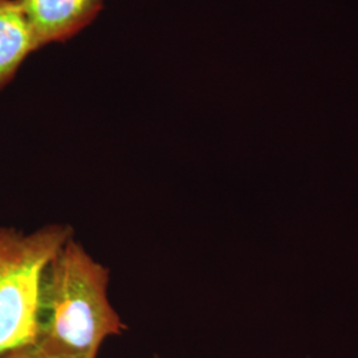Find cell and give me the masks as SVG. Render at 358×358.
<instances>
[{
    "instance_id": "obj_1",
    "label": "cell",
    "mask_w": 358,
    "mask_h": 358,
    "mask_svg": "<svg viewBox=\"0 0 358 358\" xmlns=\"http://www.w3.org/2000/svg\"><path fill=\"white\" fill-rule=\"evenodd\" d=\"M110 271L72 236L44 272L38 345L45 358H97L128 325L109 300Z\"/></svg>"
},
{
    "instance_id": "obj_2",
    "label": "cell",
    "mask_w": 358,
    "mask_h": 358,
    "mask_svg": "<svg viewBox=\"0 0 358 358\" xmlns=\"http://www.w3.org/2000/svg\"><path fill=\"white\" fill-rule=\"evenodd\" d=\"M72 236L62 223L31 232L0 226V356L36 344L43 276Z\"/></svg>"
},
{
    "instance_id": "obj_3",
    "label": "cell",
    "mask_w": 358,
    "mask_h": 358,
    "mask_svg": "<svg viewBox=\"0 0 358 358\" xmlns=\"http://www.w3.org/2000/svg\"><path fill=\"white\" fill-rule=\"evenodd\" d=\"M35 29L40 47L66 43L90 26L103 0H17Z\"/></svg>"
},
{
    "instance_id": "obj_4",
    "label": "cell",
    "mask_w": 358,
    "mask_h": 358,
    "mask_svg": "<svg viewBox=\"0 0 358 358\" xmlns=\"http://www.w3.org/2000/svg\"><path fill=\"white\" fill-rule=\"evenodd\" d=\"M41 50L17 0H0V90L13 81L29 55Z\"/></svg>"
},
{
    "instance_id": "obj_5",
    "label": "cell",
    "mask_w": 358,
    "mask_h": 358,
    "mask_svg": "<svg viewBox=\"0 0 358 358\" xmlns=\"http://www.w3.org/2000/svg\"><path fill=\"white\" fill-rule=\"evenodd\" d=\"M0 358H45L43 356V353L40 352L38 345L34 344V345L23 346V348H19V349H15L11 350L8 353H4L1 355Z\"/></svg>"
},
{
    "instance_id": "obj_6",
    "label": "cell",
    "mask_w": 358,
    "mask_h": 358,
    "mask_svg": "<svg viewBox=\"0 0 358 358\" xmlns=\"http://www.w3.org/2000/svg\"><path fill=\"white\" fill-rule=\"evenodd\" d=\"M153 358H159V356H157V355H155Z\"/></svg>"
}]
</instances>
